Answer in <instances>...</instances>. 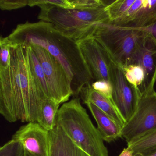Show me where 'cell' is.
Listing matches in <instances>:
<instances>
[{"label":"cell","instance_id":"1","mask_svg":"<svg viewBox=\"0 0 156 156\" xmlns=\"http://www.w3.org/2000/svg\"><path fill=\"white\" fill-rule=\"evenodd\" d=\"M46 98L31 71L27 46L11 44L9 66L0 67V114L10 123L36 122Z\"/></svg>","mask_w":156,"mask_h":156},{"label":"cell","instance_id":"2","mask_svg":"<svg viewBox=\"0 0 156 156\" xmlns=\"http://www.w3.org/2000/svg\"><path fill=\"white\" fill-rule=\"evenodd\" d=\"M7 38L11 44L41 46L60 61L71 78L74 98L78 97L83 87L94 82L77 42L52 23L43 21L21 23Z\"/></svg>","mask_w":156,"mask_h":156},{"label":"cell","instance_id":"3","mask_svg":"<svg viewBox=\"0 0 156 156\" xmlns=\"http://www.w3.org/2000/svg\"><path fill=\"white\" fill-rule=\"evenodd\" d=\"M56 123V126L90 156H108L102 136L81 105L80 98H74L63 104Z\"/></svg>","mask_w":156,"mask_h":156},{"label":"cell","instance_id":"4","mask_svg":"<svg viewBox=\"0 0 156 156\" xmlns=\"http://www.w3.org/2000/svg\"><path fill=\"white\" fill-rule=\"evenodd\" d=\"M38 7L41 9L38 19L52 23L76 42L92 37L98 24L110 22L106 7L92 10L64 9L48 4Z\"/></svg>","mask_w":156,"mask_h":156},{"label":"cell","instance_id":"5","mask_svg":"<svg viewBox=\"0 0 156 156\" xmlns=\"http://www.w3.org/2000/svg\"><path fill=\"white\" fill-rule=\"evenodd\" d=\"M145 35L142 31L107 23L98 24L92 37L101 44L114 63L122 68L136 64Z\"/></svg>","mask_w":156,"mask_h":156},{"label":"cell","instance_id":"6","mask_svg":"<svg viewBox=\"0 0 156 156\" xmlns=\"http://www.w3.org/2000/svg\"><path fill=\"white\" fill-rule=\"evenodd\" d=\"M156 129V92L151 88L143 93L131 118L121 129V137L127 145Z\"/></svg>","mask_w":156,"mask_h":156},{"label":"cell","instance_id":"7","mask_svg":"<svg viewBox=\"0 0 156 156\" xmlns=\"http://www.w3.org/2000/svg\"><path fill=\"white\" fill-rule=\"evenodd\" d=\"M29 45L31 46L44 71L50 99L60 105L67 102L73 95L72 81L62 65L42 47L33 44Z\"/></svg>","mask_w":156,"mask_h":156},{"label":"cell","instance_id":"8","mask_svg":"<svg viewBox=\"0 0 156 156\" xmlns=\"http://www.w3.org/2000/svg\"><path fill=\"white\" fill-rule=\"evenodd\" d=\"M110 83L114 105L126 123L135 113L141 94L127 81L122 68L113 62L110 68Z\"/></svg>","mask_w":156,"mask_h":156},{"label":"cell","instance_id":"9","mask_svg":"<svg viewBox=\"0 0 156 156\" xmlns=\"http://www.w3.org/2000/svg\"><path fill=\"white\" fill-rule=\"evenodd\" d=\"M76 42L93 80L110 82L113 61L101 44L93 37Z\"/></svg>","mask_w":156,"mask_h":156},{"label":"cell","instance_id":"10","mask_svg":"<svg viewBox=\"0 0 156 156\" xmlns=\"http://www.w3.org/2000/svg\"><path fill=\"white\" fill-rule=\"evenodd\" d=\"M12 139L19 141L30 156H51L50 131L36 122L22 126Z\"/></svg>","mask_w":156,"mask_h":156},{"label":"cell","instance_id":"11","mask_svg":"<svg viewBox=\"0 0 156 156\" xmlns=\"http://www.w3.org/2000/svg\"><path fill=\"white\" fill-rule=\"evenodd\" d=\"M136 64L141 66L145 73L141 95L148 89L154 88L156 82V41L147 32L140 46Z\"/></svg>","mask_w":156,"mask_h":156},{"label":"cell","instance_id":"12","mask_svg":"<svg viewBox=\"0 0 156 156\" xmlns=\"http://www.w3.org/2000/svg\"><path fill=\"white\" fill-rule=\"evenodd\" d=\"M51 156H90L75 144L59 127L50 131Z\"/></svg>","mask_w":156,"mask_h":156},{"label":"cell","instance_id":"13","mask_svg":"<svg viewBox=\"0 0 156 156\" xmlns=\"http://www.w3.org/2000/svg\"><path fill=\"white\" fill-rule=\"evenodd\" d=\"M91 84L87 85L80 91L79 95L83 103H93L110 116L122 128L126 122L114 104L105 97L95 90L92 87Z\"/></svg>","mask_w":156,"mask_h":156},{"label":"cell","instance_id":"14","mask_svg":"<svg viewBox=\"0 0 156 156\" xmlns=\"http://www.w3.org/2000/svg\"><path fill=\"white\" fill-rule=\"evenodd\" d=\"M86 105L95 119L98 129L104 140L110 142L121 137L122 128L115 120L93 103L88 102Z\"/></svg>","mask_w":156,"mask_h":156},{"label":"cell","instance_id":"15","mask_svg":"<svg viewBox=\"0 0 156 156\" xmlns=\"http://www.w3.org/2000/svg\"><path fill=\"white\" fill-rule=\"evenodd\" d=\"M156 23V0H143L131 22L125 28H146Z\"/></svg>","mask_w":156,"mask_h":156},{"label":"cell","instance_id":"16","mask_svg":"<svg viewBox=\"0 0 156 156\" xmlns=\"http://www.w3.org/2000/svg\"><path fill=\"white\" fill-rule=\"evenodd\" d=\"M60 104L50 98L44 101L36 122L48 131L54 129Z\"/></svg>","mask_w":156,"mask_h":156},{"label":"cell","instance_id":"17","mask_svg":"<svg viewBox=\"0 0 156 156\" xmlns=\"http://www.w3.org/2000/svg\"><path fill=\"white\" fill-rule=\"evenodd\" d=\"M25 46H27L28 49L31 71L34 78L44 93L46 97L50 99V93L48 84L42 66L31 46L30 45Z\"/></svg>","mask_w":156,"mask_h":156},{"label":"cell","instance_id":"18","mask_svg":"<svg viewBox=\"0 0 156 156\" xmlns=\"http://www.w3.org/2000/svg\"><path fill=\"white\" fill-rule=\"evenodd\" d=\"M133 151L134 156L148 154L156 150V129L139 139L127 145Z\"/></svg>","mask_w":156,"mask_h":156},{"label":"cell","instance_id":"19","mask_svg":"<svg viewBox=\"0 0 156 156\" xmlns=\"http://www.w3.org/2000/svg\"><path fill=\"white\" fill-rule=\"evenodd\" d=\"M122 69L127 81L141 94L145 80V73L143 67L139 64H131L124 66Z\"/></svg>","mask_w":156,"mask_h":156},{"label":"cell","instance_id":"20","mask_svg":"<svg viewBox=\"0 0 156 156\" xmlns=\"http://www.w3.org/2000/svg\"><path fill=\"white\" fill-rule=\"evenodd\" d=\"M135 0H115L109 1L106 7L110 22L112 23L126 15Z\"/></svg>","mask_w":156,"mask_h":156},{"label":"cell","instance_id":"21","mask_svg":"<svg viewBox=\"0 0 156 156\" xmlns=\"http://www.w3.org/2000/svg\"><path fill=\"white\" fill-rule=\"evenodd\" d=\"M0 156H26V152L19 141L12 139L1 147Z\"/></svg>","mask_w":156,"mask_h":156},{"label":"cell","instance_id":"22","mask_svg":"<svg viewBox=\"0 0 156 156\" xmlns=\"http://www.w3.org/2000/svg\"><path fill=\"white\" fill-rule=\"evenodd\" d=\"M73 9L92 10L106 7L109 1L104 0H73L70 1Z\"/></svg>","mask_w":156,"mask_h":156},{"label":"cell","instance_id":"23","mask_svg":"<svg viewBox=\"0 0 156 156\" xmlns=\"http://www.w3.org/2000/svg\"><path fill=\"white\" fill-rule=\"evenodd\" d=\"M1 54H0V67L6 68L10 63L11 44L7 37L0 39Z\"/></svg>","mask_w":156,"mask_h":156},{"label":"cell","instance_id":"24","mask_svg":"<svg viewBox=\"0 0 156 156\" xmlns=\"http://www.w3.org/2000/svg\"><path fill=\"white\" fill-rule=\"evenodd\" d=\"M91 86L95 90L105 97L114 105L113 98V88L110 82L102 80L94 81L91 84Z\"/></svg>","mask_w":156,"mask_h":156},{"label":"cell","instance_id":"25","mask_svg":"<svg viewBox=\"0 0 156 156\" xmlns=\"http://www.w3.org/2000/svg\"><path fill=\"white\" fill-rule=\"evenodd\" d=\"M48 4L64 9H73L69 0H29L28 6L30 7Z\"/></svg>","mask_w":156,"mask_h":156},{"label":"cell","instance_id":"26","mask_svg":"<svg viewBox=\"0 0 156 156\" xmlns=\"http://www.w3.org/2000/svg\"><path fill=\"white\" fill-rule=\"evenodd\" d=\"M29 5V0H1L0 9L2 11H12L24 8Z\"/></svg>","mask_w":156,"mask_h":156},{"label":"cell","instance_id":"27","mask_svg":"<svg viewBox=\"0 0 156 156\" xmlns=\"http://www.w3.org/2000/svg\"><path fill=\"white\" fill-rule=\"evenodd\" d=\"M132 29V28H131ZM136 30H139L147 33L151 35L156 41V23L150 25L149 27L146 28H140V29H134Z\"/></svg>","mask_w":156,"mask_h":156},{"label":"cell","instance_id":"28","mask_svg":"<svg viewBox=\"0 0 156 156\" xmlns=\"http://www.w3.org/2000/svg\"><path fill=\"white\" fill-rule=\"evenodd\" d=\"M119 156H134L133 151L129 147L124 148Z\"/></svg>","mask_w":156,"mask_h":156},{"label":"cell","instance_id":"29","mask_svg":"<svg viewBox=\"0 0 156 156\" xmlns=\"http://www.w3.org/2000/svg\"><path fill=\"white\" fill-rule=\"evenodd\" d=\"M136 156H156V150L152 151V152H150V153H148V154H146V155Z\"/></svg>","mask_w":156,"mask_h":156},{"label":"cell","instance_id":"30","mask_svg":"<svg viewBox=\"0 0 156 156\" xmlns=\"http://www.w3.org/2000/svg\"><path fill=\"white\" fill-rule=\"evenodd\" d=\"M26 156H30V155H29V154H28V153L26 152Z\"/></svg>","mask_w":156,"mask_h":156}]
</instances>
